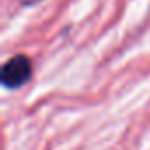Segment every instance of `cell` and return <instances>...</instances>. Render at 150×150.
<instances>
[{
  "label": "cell",
  "mask_w": 150,
  "mask_h": 150,
  "mask_svg": "<svg viewBox=\"0 0 150 150\" xmlns=\"http://www.w3.org/2000/svg\"><path fill=\"white\" fill-rule=\"evenodd\" d=\"M32 64L25 55L9 58L2 67V85L7 88H18L30 80Z\"/></svg>",
  "instance_id": "obj_1"
},
{
  "label": "cell",
  "mask_w": 150,
  "mask_h": 150,
  "mask_svg": "<svg viewBox=\"0 0 150 150\" xmlns=\"http://www.w3.org/2000/svg\"><path fill=\"white\" fill-rule=\"evenodd\" d=\"M20 2H21L23 6H32V4H37L39 0H20Z\"/></svg>",
  "instance_id": "obj_2"
}]
</instances>
